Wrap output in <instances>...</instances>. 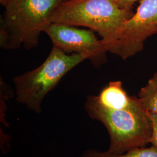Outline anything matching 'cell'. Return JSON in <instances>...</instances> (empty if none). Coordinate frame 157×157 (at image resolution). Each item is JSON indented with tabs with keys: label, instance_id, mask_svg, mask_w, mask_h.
Wrapping results in <instances>:
<instances>
[{
	"label": "cell",
	"instance_id": "6da1fadb",
	"mask_svg": "<svg viewBox=\"0 0 157 157\" xmlns=\"http://www.w3.org/2000/svg\"><path fill=\"white\" fill-rule=\"evenodd\" d=\"M61 0H7L0 22V46L13 50H31L50 24L52 12Z\"/></svg>",
	"mask_w": 157,
	"mask_h": 157
},
{
	"label": "cell",
	"instance_id": "7a4b0ae2",
	"mask_svg": "<svg viewBox=\"0 0 157 157\" xmlns=\"http://www.w3.org/2000/svg\"><path fill=\"white\" fill-rule=\"evenodd\" d=\"M133 15L113 0H70L52 12L51 23L84 26L98 34L109 52L118 40L124 24Z\"/></svg>",
	"mask_w": 157,
	"mask_h": 157
},
{
	"label": "cell",
	"instance_id": "3957f363",
	"mask_svg": "<svg viewBox=\"0 0 157 157\" xmlns=\"http://www.w3.org/2000/svg\"><path fill=\"white\" fill-rule=\"evenodd\" d=\"M84 108L90 118L100 122L106 128L110 138L108 151L123 154L150 143L152 123L144 108L112 109L101 105L95 95L87 97Z\"/></svg>",
	"mask_w": 157,
	"mask_h": 157
},
{
	"label": "cell",
	"instance_id": "277c9868",
	"mask_svg": "<svg viewBox=\"0 0 157 157\" xmlns=\"http://www.w3.org/2000/svg\"><path fill=\"white\" fill-rule=\"evenodd\" d=\"M85 59L84 56L68 54L53 45L40 66L13 78L17 101L39 113L45 96L68 72Z\"/></svg>",
	"mask_w": 157,
	"mask_h": 157
},
{
	"label": "cell",
	"instance_id": "5b68a950",
	"mask_svg": "<svg viewBox=\"0 0 157 157\" xmlns=\"http://www.w3.org/2000/svg\"><path fill=\"white\" fill-rule=\"evenodd\" d=\"M157 34V0H141L136 12L124 23L109 52L126 59L144 48L146 40Z\"/></svg>",
	"mask_w": 157,
	"mask_h": 157
},
{
	"label": "cell",
	"instance_id": "8992f818",
	"mask_svg": "<svg viewBox=\"0 0 157 157\" xmlns=\"http://www.w3.org/2000/svg\"><path fill=\"white\" fill-rule=\"evenodd\" d=\"M45 33L50 38L53 45L68 54L84 56L95 67H99L106 61V53L108 52L107 47L91 30L51 23Z\"/></svg>",
	"mask_w": 157,
	"mask_h": 157
},
{
	"label": "cell",
	"instance_id": "52a82bcc",
	"mask_svg": "<svg viewBox=\"0 0 157 157\" xmlns=\"http://www.w3.org/2000/svg\"><path fill=\"white\" fill-rule=\"evenodd\" d=\"M95 98L101 105L112 109L135 110L143 108L137 97L128 95L119 80L109 82Z\"/></svg>",
	"mask_w": 157,
	"mask_h": 157
},
{
	"label": "cell",
	"instance_id": "ba28073f",
	"mask_svg": "<svg viewBox=\"0 0 157 157\" xmlns=\"http://www.w3.org/2000/svg\"><path fill=\"white\" fill-rule=\"evenodd\" d=\"M137 98L147 111L157 115V72L141 89Z\"/></svg>",
	"mask_w": 157,
	"mask_h": 157
},
{
	"label": "cell",
	"instance_id": "9c48e42d",
	"mask_svg": "<svg viewBox=\"0 0 157 157\" xmlns=\"http://www.w3.org/2000/svg\"><path fill=\"white\" fill-rule=\"evenodd\" d=\"M81 157H157V148L152 145L150 147L136 148L123 154H114L108 151H98L90 149L83 152Z\"/></svg>",
	"mask_w": 157,
	"mask_h": 157
},
{
	"label": "cell",
	"instance_id": "30bf717a",
	"mask_svg": "<svg viewBox=\"0 0 157 157\" xmlns=\"http://www.w3.org/2000/svg\"><path fill=\"white\" fill-rule=\"evenodd\" d=\"M147 112V114L150 119L152 123V132L150 143L157 148V115L152 112Z\"/></svg>",
	"mask_w": 157,
	"mask_h": 157
},
{
	"label": "cell",
	"instance_id": "8fae6325",
	"mask_svg": "<svg viewBox=\"0 0 157 157\" xmlns=\"http://www.w3.org/2000/svg\"><path fill=\"white\" fill-rule=\"evenodd\" d=\"M117 6L124 10H130L132 6L137 1L141 0H113Z\"/></svg>",
	"mask_w": 157,
	"mask_h": 157
},
{
	"label": "cell",
	"instance_id": "7c38bea8",
	"mask_svg": "<svg viewBox=\"0 0 157 157\" xmlns=\"http://www.w3.org/2000/svg\"><path fill=\"white\" fill-rule=\"evenodd\" d=\"M6 1H7V0H0V3L3 6V5L6 3Z\"/></svg>",
	"mask_w": 157,
	"mask_h": 157
},
{
	"label": "cell",
	"instance_id": "4fadbf2b",
	"mask_svg": "<svg viewBox=\"0 0 157 157\" xmlns=\"http://www.w3.org/2000/svg\"><path fill=\"white\" fill-rule=\"evenodd\" d=\"M62 2H64V1H70V0H61Z\"/></svg>",
	"mask_w": 157,
	"mask_h": 157
}]
</instances>
